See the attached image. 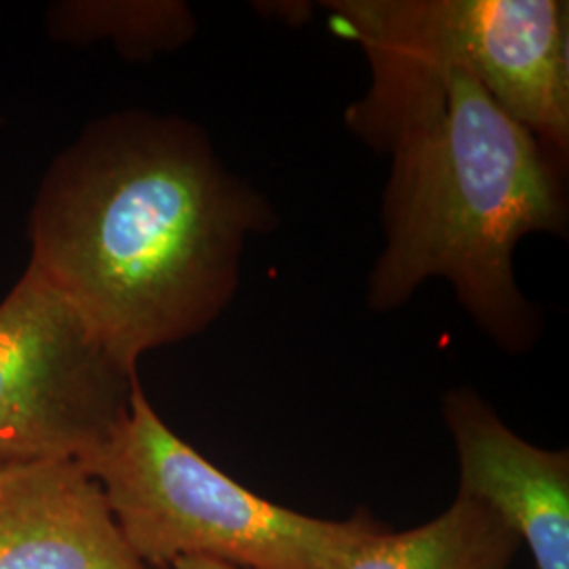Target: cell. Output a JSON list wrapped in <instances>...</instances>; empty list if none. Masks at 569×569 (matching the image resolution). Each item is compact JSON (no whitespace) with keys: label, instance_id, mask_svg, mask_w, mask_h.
Listing matches in <instances>:
<instances>
[{"label":"cell","instance_id":"1","mask_svg":"<svg viewBox=\"0 0 569 569\" xmlns=\"http://www.w3.org/2000/svg\"><path fill=\"white\" fill-rule=\"evenodd\" d=\"M277 211L226 169L201 127L148 110L87 124L44 171L28 218L30 262L138 371L222 317L244 244Z\"/></svg>","mask_w":569,"mask_h":569},{"label":"cell","instance_id":"2","mask_svg":"<svg viewBox=\"0 0 569 569\" xmlns=\"http://www.w3.org/2000/svg\"><path fill=\"white\" fill-rule=\"evenodd\" d=\"M385 150L387 243L369 274L371 310H392L439 277L496 345L528 350L540 317L517 284L515 249L533 232L566 234V161L465 70L449 72L443 103Z\"/></svg>","mask_w":569,"mask_h":569},{"label":"cell","instance_id":"3","mask_svg":"<svg viewBox=\"0 0 569 569\" xmlns=\"http://www.w3.org/2000/svg\"><path fill=\"white\" fill-rule=\"evenodd\" d=\"M148 569L207 557L243 569H338L367 531L361 510L319 519L244 488L167 427L138 382L121 422L81 460Z\"/></svg>","mask_w":569,"mask_h":569},{"label":"cell","instance_id":"4","mask_svg":"<svg viewBox=\"0 0 569 569\" xmlns=\"http://www.w3.org/2000/svg\"><path fill=\"white\" fill-rule=\"evenodd\" d=\"M333 26L366 51L357 110L388 121L437 102L465 70L561 159L569 150V4L563 0H338Z\"/></svg>","mask_w":569,"mask_h":569},{"label":"cell","instance_id":"5","mask_svg":"<svg viewBox=\"0 0 569 569\" xmlns=\"http://www.w3.org/2000/svg\"><path fill=\"white\" fill-rule=\"evenodd\" d=\"M138 378L26 268L0 302V465L81 460L121 422Z\"/></svg>","mask_w":569,"mask_h":569},{"label":"cell","instance_id":"6","mask_svg":"<svg viewBox=\"0 0 569 569\" xmlns=\"http://www.w3.org/2000/svg\"><path fill=\"white\" fill-rule=\"evenodd\" d=\"M443 420L458 456V493L493 510L536 569H569L568 449L531 446L468 387L443 397Z\"/></svg>","mask_w":569,"mask_h":569},{"label":"cell","instance_id":"7","mask_svg":"<svg viewBox=\"0 0 569 569\" xmlns=\"http://www.w3.org/2000/svg\"><path fill=\"white\" fill-rule=\"evenodd\" d=\"M0 569H148L74 460L0 465Z\"/></svg>","mask_w":569,"mask_h":569},{"label":"cell","instance_id":"8","mask_svg":"<svg viewBox=\"0 0 569 569\" xmlns=\"http://www.w3.org/2000/svg\"><path fill=\"white\" fill-rule=\"evenodd\" d=\"M519 550V536L493 510L456 493L420 528L367 531L338 569H509Z\"/></svg>","mask_w":569,"mask_h":569},{"label":"cell","instance_id":"9","mask_svg":"<svg viewBox=\"0 0 569 569\" xmlns=\"http://www.w3.org/2000/svg\"><path fill=\"white\" fill-rule=\"evenodd\" d=\"M49 18L60 39L112 37L122 51L169 49L192 32V18L178 2H63Z\"/></svg>","mask_w":569,"mask_h":569},{"label":"cell","instance_id":"10","mask_svg":"<svg viewBox=\"0 0 569 569\" xmlns=\"http://www.w3.org/2000/svg\"><path fill=\"white\" fill-rule=\"evenodd\" d=\"M169 569H243L237 566H230L224 561H216V559H207V557H183L178 559Z\"/></svg>","mask_w":569,"mask_h":569}]
</instances>
